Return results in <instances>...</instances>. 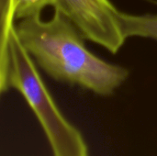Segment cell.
Segmentation results:
<instances>
[{"label":"cell","instance_id":"3957f363","mask_svg":"<svg viewBox=\"0 0 157 156\" xmlns=\"http://www.w3.org/2000/svg\"><path fill=\"white\" fill-rule=\"evenodd\" d=\"M78 29L83 37L116 54L126 41L120 11L110 0H59L57 7Z\"/></svg>","mask_w":157,"mask_h":156},{"label":"cell","instance_id":"7a4b0ae2","mask_svg":"<svg viewBox=\"0 0 157 156\" xmlns=\"http://www.w3.org/2000/svg\"><path fill=\"white\" fill-rule=\"evenodd\" d=\"M1 93L21 94L39 120L52 156H89L81 132L63 115L42 81L33 59L20 44L15 25L1 35Z\"/></svg>","mask_w":157,"mask_h":156},{"label":"cell","instance_id":"6da1fadb","mask_svg":"<svg viewBox=\"0 0 157 156\" xmlns=\"http://www.w3.org/2000/svg\"><path fill=\"white\" fill-rule=\"evenodd\" d=\"M15 30L24 50L57 82L106 97L129 77L126 68L91 52L75 25L58 9H53L49 20H42L40 16L22 19L15 24Z\"/></svg>","mask_w":157,"mask_h":156},{"label":"cell","instance_id":"5b68a950","mask_svg":"<svg viewBox=\"0 0 157 156\" xmlns=\"http://www.w3.org/2000/svg\"><path fill=\"white\" fill-rule=\"evenodd\" d=\"M118 17L126 39L139 37L157 40V15H132L120 11Z\"/></svg>","mask_w":157,"mask_h":156},{"label":"cell","instance_id":"277c9868","mask_svg":"<svg viewBox=\"0 0 157 156\" xmlns=\"http://www.w3.org/2000/svg\"><path fill=\"white\" fill-rule=\"evenodd\" d=\"M59 0H1L2 34L7 32L17 22L40 16L47 6L57 7Z\"/></svg>","mask_w":157,"mask_h":156}]
</instances>
